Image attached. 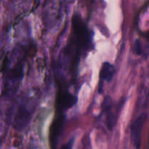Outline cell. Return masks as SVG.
Listing matches in <instances>:
<instances>
[{
	"label": "cell",
	"instance_id": "cell-3",
	"mask_svg": "<svg viewBox=\"0 0 149 149\" xmlns=\"http://www.w3.org/2000/svg\"><path fill=\"white\" fill-rule=\"evenodd\" d=\"M24 60L20 57L11 65L6 58L3 63L4 81L1 94L6 98L13 97L18 90L24 76Z\"/></svg>",
	"mask_w": 149,
	"mask_h": 149
},
{
	"label": "cell",
	"instance_id": "cell-8",
	"mask_svg": "<svg viewBox=\"0 0 149 149\" xmlns=\"http://www.w3.org/2000/svg\"><path fill=\"white\" fill-rule=\"evenodd\" d=\"M63 125V113H59L56 119L52 122L50 128L49 140H50V144L52 148H55L58 144V139L62 131Z\"/></svg>",
	"mask_w": 149,
	"mask_h": 149
},
{
	"label": "cell",
	"instance_id": "cell-12",
	"mask_svg": "<svg viewBox=\"0 0 149 149\" xmlns=\"http://www.w3.org/2000/svg\"><path fill=\"white\" fill-rule=\"evenodd\" d=\"M0 1H1V0H0Z\"/></svg>",
	"mask_w": 149,
	"mask_h": 149
},
{
	"label": "cell",
	"instance_id": "cell-9",
	"mask_svg": "<svg viewBox=\"0 0 149 149\" xmlns=\"http://www.w3.org/2000/svg\"><path fill=\"white\" fill-rule=\"evenodd\" d=\"M115 74V67L113 64L109 62H104L101 65L100 71V85H99V92L101 93L102 86L104 82H109L111 81Z\"/></svg>",
	"mask_w": 149,
	"mask_h": 149
},
{
	"label": "cell",
	"instance_id": "cell-1",
	"mask_svg": "<svg viewBox=\"0 0 149 149\" xmlns=\"http://www.w3.org/2000/svg\"><path fill=\"white\" fill-rule=\"evenodd\" d=\"M93 33L80 16L72 17L68 43L57 61V71L61 77L76 75L80 59L93 48Z\"/></svg>",
	"mask_w": 149,
	"mask_h": 149
},
{
	"label": "cell",
	"instance_id": "cell-2",
	"mask_svg": "<svg viewBox=\"0 0 149 149\" xmlns=\"http://www.w3.org/2000/svg\"><path fill=\"white\" fill-rule=\"evenodd\" d=\"M39 100V93L33 90L24 93L18 97L12 111V123L15 130L21 131L29 125L36 111Z\"/></svg>",
	"mask_w": 149,
	"mask_h": 149
},
{
	"label": "cell",
	"instance_id": "cell-10",
	"mask_svg": "<svg viewBox=\"0 0 149 149\" xmlns=\"http://www.w3.org/2000/svg\"><path fill=\"white\" fill-rule=\"evenodd\" d=\"M133 52L135 55H141L143 54V47L140 39H136L133 45Z\"/></svg>",
	"mask_w": 149,
	"mask_h": 149
},
{
	"label": "cell",
	"instance_id": "cell-7",
	"mask_svg": "<svg viewBox=\"0 0 149 149\" xmlns=\"http://www.w3.org/2000/svg\"><path fill=\"white\" fill-rule=\"evenodd\" d=\"M77 98L68 90H61L58 92L56 100V106L58 111L63 113L65 111L74 106L77 103Z\"/></svg>",
	"mask_w": 149,
	"mask_h": 149
},
{
	"label": "cell",
	"instance_id": "cell-6",
	"mask_svg": "<svg viewBox=\"0 0 149 149\" xmlns=\"http://www.w3.org/2000/svg\"><path fill=\"white\" fill-rule=\"evenodd\" d=\"M148 119L146 112L141 113L134 120L130 126V137L132 144L135 148H140L142 143V131L144 125Z\"/></svg>",
	"mask_w": 149,
	"mask_h": 149
},
{
	"label": "cell",
	"instance_id": "cell-5",
	"mask_svg": "<svg viewBox=\"0 0 149 149\" xmlns=\"http://www.w3.org/2000/svg\"><path fill=\"white\" fill-rule=\"evenodd\" d=\"M122 103H119L118 105H116L113 103L111 97L109 96H107L103 100V114L105 115L106 125H107L108 129L110 130L113 129V127L116 125V122H117L121 105Z\"/></svg>",
	"mask_w": 149,
	"mask_h": 149
},
{
	"label": "cell",
	"instance_id": "cell-4",
	"mask_svg": "<svg viewBox=\"0 0 149 149\" xmlns=\"http://www.w3.org/2000/svg\"><path fill=\"white\" fill-rule=\"evenodd\" d=\"M64 0H47L43 10L46 26L53 27L63 16Z\"/></svg>",
	"mask_w": 149,
	"mask_h": 149
},
{
	"label": "cell",
	"instance_id": "cell-11",
	"mask_svg": "<svg viewBox=\"0 0 149 149\" xmlns=\"http://www.w3.org/2000/svg\"><path fill=\"white\" fill-rule=\"evenodd\" d=\"M72 141H70L69 143H67L66 145H65V146H63V148H71V147H72Z\"/></svg>",
	"mask_w": 149,
	"mask_h": 149
}]
</instances>
